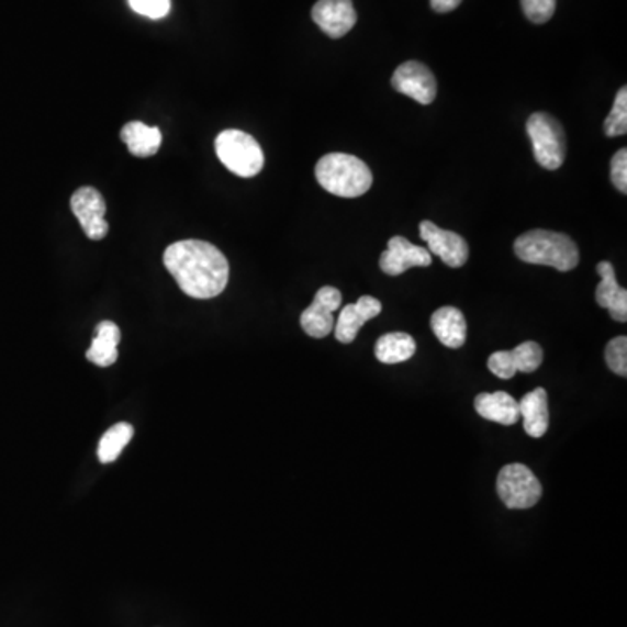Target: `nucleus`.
I'll return each mask as SVG.
<instances>
[{"instance_id":"f257e3e1","label":"nucleus","mask_w":627,"mask_h":627,"mask_svg":"<svg viewBox=\"0 0 627 627\" xmlns=\"http://www.w3.org/2000/svg\"><path fill=\"white\" fill-rule=\"evenodd\" d=\"M165 266L186 295L198 300L219 296L227 288L231 267L224 253L206 240H178L165 251Z\"/></svg>"},{"instance_id":"f03ea898","label":"nucleus","mask_w":627,"mask_h":627,"mask_svg":"<svg viewBox=\"0 0 627 627\" xmlns=\"http://www.w3.org/2000/svg\"><path fill=\"white\" fill-rule=\"evenodd\" d=\"M519 260L531 266H546L560 272H570L579 266L581 253L567 234L551 231H530L514 243Z\"/></svg>"},{"instance_id":"7ed1b4c3","label":"nucleus","mask_w":627,"mask_h":627,"mask_svg":"<svg viewBox=\"0 0 627 627\" xmlns=\"http://www.w3.org/2000/svg\"><path fill=\"white\" fill-rule=\"evenodd\" d=\"M316 178L328 194L361 198L373 186V175L365 160L350 154H328L316 165Z\"/></svg>"},{"instance_id":"20e7f679","label":"nucleus","mask_w":627,"mask_h":627,"mask_svg":"<svg viewBox=\"0 0 627 627\" xmlns=\"http://www.w3.org/2000/svg\"><path fill=\"white\" fill-rule=\"evenodd\" d=\"M215 150L222 165L240 178H253L264 168V152L257 139L245 131H222L215 139Z\"/></svg>"},{"instance_id":"39448f33","label":"nucleus","mask_w":627,"mask_h":627,"mask_svg":"<svg viewBox=\"0 0 627 627\" xmlns=\"http://www.w3.org/2000/svg\"><path fill=\"white\" fill-rule=\"evenodd\" d=\"M527 133L534 145L535 160L544 169L555 171L563 165L567 157V139L558 119L546 112H537L528 119Z\"/></svg>"},{"instance_id":"423d86ee","label":"nucleus","mask_w":627,"mask_h":627,"mask_svg":"<svg viewBox=\"0 0 627 627\" xmlns=\"http://www.w3.org/2000/svg\"><path fill=\"white\" fill-rule=\"evenodd\" d=\"M497 493L507 510H530L542 497V484L523 463H510L501 469Z\"/></svg>"},{"instance_id":"0eeeda50","label":"nucleus","mask_w":627,"mask_h":627,"mask_svg":"<svg viewBox=\"0 0 627 627\" xmlns=\"http://www.w3.org/2000/svg\"><path fill=\"white\" fill-rule=\"evenodd\" d=\"M70 210L79 220L80 227L89 239L101 240L109 234V224L105 222V199L93 187L76 190L70 199Z\"/></svg>"},{"instance_id":"6e6552de","label":"nucleus","mask_w":627,"mask_h":627,"mask_svg":"<svg viewBox=\"0 0 627 627\" xmlns=\"http://www.w3.org/2000/svg\"><path fill=\"white\" fill-rule=\"evenodd\" d=\"M542 347L535 342H523L516 349L499 350L489 358V370L502 380L513 379L518 371L534 373L542 365Z\"/></svg>"},{"instance_id":"1a4fd4ad","label":"nucleus","mask_w":627,"mask_h":627,"mask_svg":"<svg viewBox=\"0 0 627 627\" xmlns=\"http://www.w3.org/2000/svg\"><path fill=\"white\" fill-rule=\"evenodd\" d=\"M392 88L396 89L398 93L418 101L421 105H430L438 94L436 77L421 61L400 65L392 76Z\"/></svg>"},{"instance_id":"9d476101","label":"nucleus","mask_w":627,"mask_h":627,"mask_svg":"<svg viewBox=\"0 0 627 627\" xmlns=\"http://www.w3.org/2000/svg\"><path fill=\"white\" fill-rule=\"evenodd\" d=\"M342 305V293L337 288L325 287L317 291L314 302L300 316L303 332L312 338H325L335 329L333 312Z\"/></svg>"},{"instance_id":"9b49d317","label":"nucleus","mask_w":627,"mask_h":627,"mask_svg":"<svg viewBox=\"0 0 627 627\" xmlns=\"http://www.w3.org/2000/svg\"><path fill=\"white\" fill-rule=\"evenodd\" d=\"M421 237L429 246L430 255L441 258L448 267L459 269L468 261V240L457 232L445 231L429 220H424L421 224Z\"/></svg>"},{"instance_id":"f8f14e48","label":"nucleus","mask_w":627,"mask_h":627,"mask_svg":"<svg viewBox=\"0 0 627 627\" xmlns=\"http://www.w3.org/2000/svg\"><path fill=\"white\" fill-rule=\"evenodd\" d=\"M433 255L429 249L415 246L408 239L394 236L388 243V249L380 257V269L383 275L401 276L412 267H429Z\"/></svg>"},{"instance_id":"ddd939ff","label":"nucleus","mask_w":627,"mask_h":627,"mask_svg":"<svg viewBox=\"0 0 627 627\" xmlns=\"http://www.w3.org/2000/svg\"><path fill=\"white\" fill-rule=\"evenodd\" d=\"M312 20L328 37L340 38L354 29L358 13L352 0H320L312 8Z\"/></svg>"},{"instance_id":"4468645a","label":"nucleus","mask_w":627,"mask_h":627,"mask_svg":"<svg viewBox=\"0 0 627 627\" xmlns=\"http://www.w3.org/2000/svg\"><path fill=\"white\" fill-rule=\"evenodd\" d=\"M382 303L373 296H361L356 303H349L342 309L340 316L335 321V337L340 344H350L358 337L359 329L365 323L379 316Z\"/></svg>"},{"instance_id":"2eb2a0df","label":"nucleus","mask_w":627,"mask_h":627,"mask_svg":"<svg viewBox=\"0 0 627 627\" xmlns=\"http://www.w3.org/2000/svg\"><path fill=\"white\" fill-rule=\"evenodd\" d=\"M600 282L596 288V302L600 307L611 312L612 320L617 323H626L627 321V291L619 287L617 278H615V269L611 261H600L598 267Z\"/></svg>"},{"instance_id":"dca6fc26","label":"nucleus","mask_w":627,"mask_h":627,"mask_svg":"<svg viewBox=\"0 0 627 627\" xmlns=\"http://www.w3.org/2000/svg\"><path fill=\"white\" fill-rule=\"evenodd\" d=\"M430 328L448 349H460L468 338V321L457 307H441L434 312Z\"/></svg>"},{"instance_id":"f3484780","label":"nucleus","mask_w":627,"mask_h":627,"mask_svg":"<svg viewBox=\"0 0 627 627\" xmlns=\"http://www.w3.org/2000/svg\"><path fill=\"white\" fill-rule=\"evenodd\" d=\"M478 415L502 426H514L519 421V404L507 392H481L474 401Z\"/></svg>"},{"instance_id":"a211bd4d","label":"nucleus","mask_w":627,"mask_h":627,"mask_svg":"<svg viewBox=\"0 0 627 627\" xmlns=\"http://www.w3.org/2000/svg\"><path fill=\"white\" fill-rule=\"evenodd\" d=\"M519 404V418L530 438H542L549 429V400L546 389L537 388L523 396Z\"/></svg>"},{"instance_id":"6ab92c4d","label":"nucleus","mask_w":627,"mask_h":627,"mask_svg":"<svg viewBox=\"0 0 627 627\" xmlns=\"http://www.w3.org/2000/svg\"><path fill=\"white\" fill-rule=\"evenodd\" d=\"M121 342V329L112 321H101L94 332L93 342L86 352V358L97 367H112L117 361V346Z\"/></svg>"},{"instance_id":"aec40b11","label":"nucleus","mask_w":627,"mask_h":627,"mask_svg":"<svg viewBox=\"0 0 627 627\" xmlns=\"http://www.w3.org/2000/svg\"><path fill=\"white\" fill-rule=\"evenodd\" d=\"M121 139L133 156L152 157L159 152L163 135H160L159 127H150L135 121V123H127L121 130Z\"/></svg>"},{"instance_id":"412c9836","label":"nucleus","mask_w":627,"mask_h":627,"mask_svg":"<svg viewBox=\"0 0 627 627\" xmlns=\"http://www.w3.org/2000/svg\"><path fill=\"white\" fill-rule=\"evenodd\" d=\"M417 344L412 335L403 332L388 333L377 340L376 356L383 365H398L415 356Z\"/></svg>"},{"instance_id":"4be33fe9","label":"nucleus","mask_w":627,"mask_h":627,"mask_svg":"<svg viewBox=\"0 0 627 627\" xmlns=\"http://www.w3.org/2000/svg\"><path fill=\"white\" fill-rule=\"evenodd\" d=\"M133 426L126 424V422H121V424H115L114 427H110L103 438L100 439V445H98V459L100 462L110 463L119 459V455L123 454L124 447L133 438Z\"/></svg>"},{"instance_id":"5701e85b","label":"nucleus","mask_w":627,"mask_h":627,"mask_svg":"<svg viewBox=\"0 0 627 627\" xmlns=\"http://www.w3.org/2000/svg\"><path fill=\"white\" fill-rule=\"evenodd\" d=\"M627 133V88L619 89L615 97L614 109L611 115L605 119L606 136H623Z\"/></svg>"},{"instance_id":"b1692460","label":"nucleus","mask_w":627,"mask_h":627,"mask_svg":"<svg viewBox=\"0 0 627 627\" xmlns=\"http://www.w3.org/2000/svg\"><path fill=\"white\" fill-rule=\"evenodd\" d=\"M605 361L615 376H627V338L617 337L606 344Z\"/></svg>"},{"instance_id":"393cba45","label":"nucleus","mask_w":627,"mask_h":627,"mask_svg":"<svg viewBox=\"0 0 627 627\" xmlns=\"http://www.w3.org/2000/svg\"><path fill=\"white\" fill-rule=\"evenodd\" d=\"M523 13L531 23H548L556 11V0H522Z\"/></svg>"},{"instance_id":"a878e982","label":"nucleus","mask_w":627,"mask_h":627,"mask_svg":"<svg viewBox=\"0 0 627 627\" xmlns=\"http://www.w3.org/2000/svg\"><path fill=\"white\" fill-rule=\"evenodd\" d=\"M127 2L135 13L150 18V20L168 16L169 9H171V0H127Z\"/></svg>"},{"instance_id":"bb28decb","label":"nucleus","mask_w":627,"mask_h":627,"mask_svg":"<svg viewBox=\"0 0 627 627\" xmlns=\"http://www.w3.org/2000/svg\"><path fill=\"white\" fill-rule=\"evenodd\" d=\"M611 178H612V183H614L615 189L619 190L620 194H626V192H627V150H626V148H620L619 152H615V156L612 157Z\"/></svg>"},{"instance_id":"cd10ccee","label":"nucleus","mask_w":627,"mask_h":627,"mask_svg":"<svg viewBox=\"0 0 627 627\" xmlns=\"http://www.w3.org/2000/svg\"><path fill=\"white\" fill-rule=\"evenodd\" d=\"M462 0H430V8L436 13H451L454 9L459 8Z\"/></svg>"}]
</instances>
